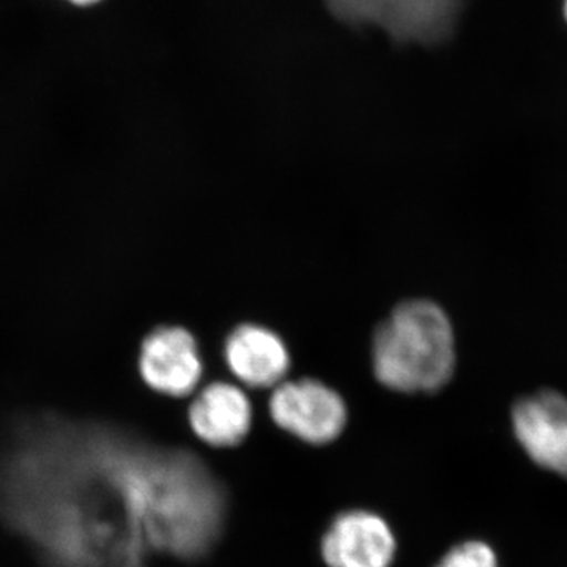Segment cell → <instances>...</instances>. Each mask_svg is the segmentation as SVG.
<instances>
[{"mask_svg":"<svg viewBox=\"0 0 567 567\" xmlns=\"http://www.w3.org/2000/svg\"><path fill=\"white\" fill-rule=\"evenodd\" d=\"M514 432L529 457L567 477V399L540 391L514 406Z\"/></svg>","mask_w":567,"mask_h":567,"instance_id":"cell-5","label":"cell"},{"mask_svg":"<svg viewBox=\"0 0 567 567\" xmlns=\"http://www.w3.org/2000/svg\"><path fill=\"white\" fill-rule=\"evenodd\" d=\"M398 537L382 514L352 507L336 514L320 537L327 567H393Z\"/></svg>","mask_w":567,"mask_h":567,"instance_id":"cell-4","label":"cell"},{"mask_svg":"<svg viewBox=\"0 0 567 567\" xmlns=\"http://www.w3.org/2000/svg\"><path fill=\"white\" fill-rule=\"evenodd\" d=\"M354 25L375 24L394 39L431 43L453 29L461 0H327Z\"/></svg>","mask_w":567,"mask_h":567,"instance_id":"cell-3","label":"cell"},{"mask_svg":"<svg viewBox=\"0 0 567 567\" xmlns=\"http://www.w3.org/2000/svg\"><path fill=\"white\" fill-rule=\"evenodd\" d=\"M226 360L233 374L251 388L279 385L290 364L282 339L259 324H241L229 336Z\"/></svg>","mask_w":567,"mask_h":567,"instance_id":"cell-8","label":"cell"},{"mask_svg":"<svg viewBox=\"0 0 567 567\" xmlns=\"http://www.w3.org/2000/svg\"><path fill=\"white\" fill-rule=\"evenodd\" d=\"M561 13H563V18H565L566 25H567V0H563Z\"/></svg>","mask_w":567,"mask_h":567,"instance_id":"cell-11","label":"cell"},{"mask_svg":"<svg viewBox=\"0 0 567 567\" xmlns=\"http://www.w3.org/2000/svg\"><path fill=\"white\" fill-rule=\"evenodd\" d=\"M268 412L281 431L306 445L327 446L344 432V399L319 380H287L274 388Z\"/></svg>","mask_w":567,"mask_h":567,"instance_id":"cell-2","label":"cell"},{"mask_svg":"<svg viewBox=\"0 0 567 567\" xmlns=\"http://www.w3.org/2000/svg\"><path fill=\"white\" fill-rule=\"evenodd\" d=\"M140 369L142 379L171 398H185L199 385L204 365L189 331L183 328H159L142 344Z\"/></svg>","mask_w":567,"mask_h":567,"instance_id":"cell-6","label":"cell"},{"mask_svg":"<svg viewBox=\"0 0 567 567\" xmlns=\"http://www.w3.org/2000/svg\"><path fill=\"white\" fill-rule=\"evenodd\" d=\"M379 382L401 393H432L451 379L456 364L453 327L431 301L395 308L372 346Z\"/></svg>","mask_w":567,"mask_h":567,"instance_id":"cell-1","label":"cell"},{"mask_svg":"<svg viewBox=\"0 0 567 567\" xmlns=\"http://www.w3.org/2000/svg\"><path fill=\"white\" fill-rule=\"evenodd\" d=\"M435 567H498L494 550L481 540H465L451 548Z\"/></svg>","mask_w":567,"mask_h":567,"instance_id":"cell-9","label":"cell"},{"mask_svg":"<svg viewBox=\"0 0 567 567\" xmlns=\"http://www.w3.org/2000/svg\"><path fill=\"white\" fill-rule=\"evenodd\" d=\"M70 2L76 3V6H92V3L99 2V0H70Z\"/></svg>","mask_w":567,"mask_h":567,"instance_id":"cell-10","label":"cell"},{"mask_svg":"<svg viewBox=\"0 0 567 567\" xmlns=\"http://www.w3.org/2000/svg\"><path fill=\"white\" fill-rule=\"evenodd\" d=\"M252 404L241 388L216 382L194 398L188 410L189 429L213 450L240 446L252 429Z\"/></svg>","mask_w":567,"mask_h":567,"instance_id":"cell-7","label":"cell"}]
</instances>
